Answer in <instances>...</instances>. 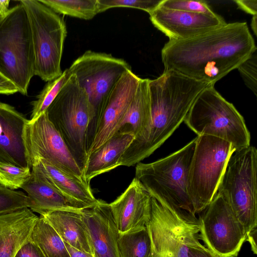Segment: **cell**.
I'll list each match as a JSON object with an SVG mask.
<instances>
[{
    "instance_id": "29",
    "label": "cell",
    "mask_w": 257,
    "mask_h": 257,
    "mask_svg": "<svg viewBox=\"0 0 257 257\" xmlns=\"http://www.w3.org/2000/svg\"><path fill=\"white\" fill-rule=\"evenodd\" d=\"M31 168L0 161V185L11 189L21 188L31 176Z\"/></svg>"
},
{
    "instance_id": "35",
    "label": "cell",
    "mask_w": 257,
    "mask_h": 257,
    "mask_svg": "<svg viewBox=\"0 0 257 257\" xmlns=\"http://www.w3.org/2000/svg\"><path fill=\"white\" fill-rule=\"evenodd\" d=\"M188 257H220L200 242L191 246Z\"/></svg>"
},
{
    "instance_id": "37",
    "label": "cell",
    "mask_w": 257,
    "mask_h": 257,
    "mask_svg": "<svg viewBox=\"0 0 257 257\" xmlns=\"http://www.w3.org/2000/svg\"><path fill=\"white\" fill-rule=\"evenodd\" d=\"M18 92L16 86L0 73V94L10 95Z\"/></svg>"
},
{
    "instance_id": "36",
    "label": "cell",
    "mask_w": 257,
    "mask_h": 257,
    "mask_svg": "<svg viewBox=\"0 0 257 257\" xmlns=\"http://www.w3.org/2000/svg\"><path fill=\"white\" fill-rule=\"evenodd\" d=\"M238 8L252 16L257 15L256 0H235Z\"/></svg>"
},
{
    "instance_id": "38",
    "label": "cell",
    "mask_w": 257,
    "mask_h": 257,
    "mask_svg": "<svg viewBox=\"0 0 257 257\" xmlns=\"http://www.w3.org/2000/svg\"><path fill=\"white\" fill-rule=\"evenodd\" d=\"M256 237L257 229L255 228L247 233L246 238V240L249 242L251 250L255 254H257Z\"/></svg>"
},
{
    "instance_id": "10",
    "label": "cell",
    "mask_w": 257,
    "mask_h": 257,
    "mask_svg": "<svg viewBox=\"0 0 257 257\" xmlns=\"http://www.w3.org/2000/svg\"><path fill=\"white\" fill-rule=\"evenodd\" d=\"M146 227L153 257H188L190 247L200 242L198 224L180 217L152 197Z\"/></svg>"
},
{
    "instance_id": "8",
    "label": "cell",
    "mask_w": 257,
    "mask_h": 257,
    "mask_svg": "<svg viewBox=\"0 0 257 257\" xmlns=\"http://www.w3.org/2000/svg\"><path fill=\"white\" fill-rule=\"evenodd\" d=\"M222 139L198 136L188 176V192L196 213L204 210L212 200L235 151Z\"/></svg>"
},
{
    "instance_id": "13",
    "label": "cell",
    "mask_w": 257,
    "mask_h": 257,
    "mask_svg": "<svg viewBox=\"0 0 257 257\" xmlns=\"http://www.w3.org/2000/svg\"><path fill=\"white\" fill-rule=\"evenodd\" d=\"M25 140L31 167L34 161L42 159L87 183L83 171L46 112L36 120L29 121L25 129Z\"/></svg>"
},
{
    "instance_id": "7",
    "label": "cell",
    "mask_w": 257,
    "mask_h": 257,
    "mask_svg": "<svg viewBox=\"0 0 257 257\" xmlns=\"http://www.w3.org/2000/svg\"><path fill=\"white\" fill-rule=\"evenodd\" d=\"M30 23L35 75L48 82L59 77L67 29L63 19L38 0H21Z\"/></svg>"
},
{
    "instance_id": "11",
    "label": "cell",
    "mask_w": 257,
    "mask_h": 257,
    "mask_svg": "<svg viewBox=\"0 0 257 257\" xmlns=\"http://www.w3.org/2000/svg\"><path fill=\"white\" fill-rule=\"evenodd\" d=\"M202 211L198 219L199 239L220 257H236L247 233L223 196L217 191Z\"/></svg>"
},
{
    "instance_id": "18",
    "label": "cell",
    "mask_w": 257,
    "mask_h": 257,
    "mask_svg": "<svg viewBox=\"0 0 257 257\" xmlns=\"http://www.w3.org/2000/svg\"><path fill=\"white\" fill-rule=\"evenodd\" d=\"M29 121L13 106L0 102V161L31 168L25 140Z\"/></svg>"
},
{
    "instance_id": "14",
    "label": "cell",
    "mask_w": 257,
    "mask_h": 257,
    "mask_svg": "<svg viewBox=\"0 0 257 257\" xmlns=\"http://www.w3.org/2000/svg\"><path fill=\"white\" fill-rule=\"evenodd\" d=\"M141 79L132 70L127 71L97 110L88 157L119 130Z\"/></svg>"
},
{
    "instance_id": "22",
    "label": "cell",
    "mask_w": 257,
    "mask_h": 257,
    "mask_svg": "<svg viewBox=\"0 0 257 257\" xmlns=\"http://www.w3.org/2000/svg\"><path fill=\"white\" fill-rule=\"evenodd\" d=\"M38 160L42 171L50 183L78 207L84 209L95 206V198L90 184L61 170L46 160Z\"/></svg>"
},
{
    "instance_id": "24",
    "label": "cell",
    "mask_w": 257,
    "mask_h": 257,
    "mask_svg": "<svg viewBox=\"0 0 257 257\" xmlns=\"http://www.w3.org/2000/svg\"><path fill=\"white\" fill-rule=\"evenodd\" d=\"M149 79H141L136 93L120 123L119 130L126 129L134 134V140L143 138L151 123L152 113Z\"/></svg>"
},
{
    "instance_id": "12",
    "label": "cell",
    "mask_w": 257,
    "mask_h": 257,
    "mask_svg": "<svg viewBox=\"0 0 257 257\" xmlns=\"http://www.w3.org/2000/svg\"><path fill=\"white\" fill-rule=\"evenodd\" d=\"M87 92L95 113L130 65L110 54L85 51L68 68Z\"/></svg>"
},
{
    "instance_id": "26",
    "label": "cell",
    "mask_w": 257,
    "mask_h": 257,
    "mask_svg": "<svg viewBox=\"0 0 257 257\" xmlns=\"http://www.w3.org/2000/svg\"><path fill=\"white\" fill-rule=\"evenodd\" d=\"M118 246L120 257H153L152 243L146 227L119 233Z\"/></svg>"
},
{
    "instance_id": "16",
    "label": "cell",
    "mask_w": 257,
    "mask_h": 257,
    "mask_svg": "<svg viewBox=\"0 0 257 257\" xmlns=\"http://www.w3.org/2000/svg\"><path fill=\"white\" fill-rule=\"evenodd\" d=\"M151 198L144 186L135 177L125 191L109 203L119 233L146 227L150 217Z\"/></svg>"
},
{
    "instance_id": "19",
    "label": "cell",
    "mask_w": 257,
    "mask_h": 257,
    "mask_svg": "<svg viewBox=\"0 0 257 257\" xmlns=\"http://www.w3.org/2000/svg\"><path fill=\"white\" fill-rule=\"evenodd\" d=\"M29 179L22 187L30 200L29 208L40 215L56 210L81 212V209L62 194L48 181L42 171L38 160L31 163Z\"/></svg>"
},
{
    "instance_id": "5",
    "label": "cell",
    "mask_w": 257,
    "mask_h": 257,
    "mask_svg": "<svg viewBox=\"0 0 257 257\" xmlns=\"http://www.w3.org/2000/svg\"><path fill=\"white\" fill-rule=\"evenodd\" d=\"M184 122L198 136L222 139L231 143L236 151L250 146V135L243 116L214 85L207 86L199 94Z\"/></svg>"
},
{
    "instance_id": "42",
    "label": "cell",
    "mask_w": 257,
    "mask_h": 257,
    "mask_svg": "<svg viewBox=\"0 0 257 257\" xmlns=\"http://www.w3.org/2000/svg\"><path fill=\"white\" fill-rule=\"evenodd\" d=\"M3 17H2L1 15H0V20L2 19Z\"/></svg>"
},
{
    "instance_id": "41",
    "label": "cell",
    "mask_w": 257,
    "mask_h": 257,
    "mask_svg": "<svg viewBox=\"0 0 257 257\" xmlns=\"http://www.w3.org/2000/svg\"><path fill=\"white\" fill-rule=\"evenodd\" d=\"M251 28L255 36H257V15L253 16L251 21Z\"/></svg>"
},
{
    "instance_id": "23",
    "label": "cell",
    "mask_w": 257,
    "mask_h": 257,
    "mask_svg": "<svg viewBox=\"0 0 257 257\" xmlns=\"http://www.w3.org/2000/svg\"><path fill=\"white\" fill-rule=\"evenodd\" d=\"M81 212L56 210L40 216L44 218L64 242L93 255Z\"/></svg>"
},
{
    "instance_id": "9",
    "label": "cell",
    "mask_w": 257,
    "mask_h": 257,
    "mask_svg": "<svg viewBox=\"0 0 257 257\" xmlns=\"http://www.w3.org/2000/svg\"><path fill=\"white\" fill-rule=\"evenodd\" d=\"M218 192L246 233L257 227V150L250 146L230 157Z\"/></svg>"
},
{
    "instance_id": "20",
    "label": "cell",
    "mask_w": 257,
    "mask_h": 257,
    "mask_svg": "<svg viewBox=\"0 0 257 257\" xmlns=\"http://www.w3.org/2000/svg\"><path fill=\"white\" fill-rule=\"evenodd\" d=\"M38 218L28 207L0 214V257L15 256Z\"/></svg>"
},
{
    "instance_id": "31",
    "label": "cell",
    "mask_w": 257,
    "mask_h": 257,
    "mask_svg": "<svg viewBox=\"0 0 257 257\" xmlns=\"http://www.w3.org/2000/svg\"><path fill=\"white\" fill-rule=\"evenodd\" d=\"M99 13L113 8H130L146 11L149 14L162 0H97Z\"/></svg>"
},
{
    "instance_id": "2",
    "label": "cell",
    "mask_w": 257,
    "mask_h": 257,
    "mask_svg": "<svg viewBox=\"0 0 257 257\" xmlns=\"http://www.w3.org/2000/svg\"><path fill=\"white\" fill-rule=\"evenodd\" d=\"M204 87L201 82L171 70L164 71L156 79H149L151 125L143 138L133 140L129 145L119 166H134L161 147L184 121Z\"/></svg>"
},
{
    "instance_id": "25",
    "label": "cell",
    "mask_w": 257,
    "mask_h": 257,
    "mask_svg": "<svg viewBox=\"0 0 257 257\" xmlns=\"http://www.w3.org/2000/svg\"><path fill=\"white\" fill-rule=\"evenodd\" d=\"M30 240L37 245L45 257H71L61 238L41 216L33 228Z\"/></svg>"
},
{
    "instance_id": "28",
    "label": "cell",
    "mask_w": 257,
    "mask_h": 257,
    "mask_svg": "<svg viewBox=\"0 0 257 257\" xmlns=\"http://www.w3.org/2000/svg\"><path fill=\"white\" fill-rule=\"evenodd\" d=\"M71 75L67 69L59 77L47 82L36 100L31 102L32 110L30 121L36 120L46 112Z\"/></svg>"
},
{
    "instance_id": "27",
    "label": "cell",
    "mask_w": 257,
    "mask_h": 257,
    "mask_svg": "<svg viewBox=\"0 0 257 257\" xmlns=\"http://www.w3.org/2000/svg\"><path fill=\"white\" fill-rule=\"evenodd\" d=\"M59 14L89 20L99 14L97 0H40Z\"/></svg>"
},
{
    "instance_id": "40",
    "label": "cell",
    "mask_w": 257,
    "mask_h": 257,
    "mask_svg": "<svg viewBox=\"0 0 257 257\" xmlns=\"http://www.w3.org/2000/svg\"><path fill=\"white\" fill-rule=\"evenodd\" d=\"M10 0L0 1V15L4 17L9 12Z\"/></svg>"
},
{
    "instance_id": "34",
    "label": "cell",
    "mask_w": 257,
    "mask_h": 257,
    "mask_svg": "<svg viewBox=\"0 0 257 257\" xmlns=\"http://www.w3.org/2000/svg\"><path fill=\"white\" fill-rule=\"evenodd\" d=\"M15 257H45L40 248L31 240H28L18 251Z\"/></svg>"
},
{
    "instance_id": "39",
    "label": "cell",
    "mask_w": 257,
    "mask_h": 257,
    "mask_svg": "<svg viewBox=\"0 0 257 257\" xmlns=\"http://www.w3.org/2000/svg\"><path fill=\"white\" fill-rule=\"evenodd\" d=\"M64 243L71 257H94V256L90 253L80 251L67 243L64 242Z\"/></svg>"
},
{
    "instance_id": "1",
    "label": "cell",
    "mask_w": 257,
    "mask_h": 257,
    "mask_svg": "<svg viewBox=\"0 0 257 257\" xmlns=\"http://www.w3.org/2000/svg\"><path fill=\"white\" fill-rule=\"evenodd\" d=\"M255 50L247 23L234 22L190 38L169 40L161 58L165 70L214 85Z\"/></svg>"
},
{
    "instance_id": "33",
    "label": "cell",
    "mask_w": 257,
    "mask_h": 257,
    "mask_svg": "<svg viewBox=\"0 0 257 257\" xmlns=\"http://www.w3.org/2000/svg\"><path fill=\"white\" fill-rule=\"evenodd\" d=\"M245 84L256 96L257 52L255 50L237 68Z\"/></svg>"
},
{
    "instance_id": "32",
    "label": "cell",
    "mask_w": 257,
    "mask_h": 257,
    "mask_svg": "<svg viewBox=\"0 0 257 257\" xmlns=\"http://www.w3.org/2000/svg\"><path fill=\"white\" fill-rule=\"evenodd\" d=\"M159 6L167 9L209 16L216 15L204 1L162 0Z\"/></svg>"
},
{
    "instance_id": "17",
    "label": "cell",
    "mask_w": 257,
    "mask_h": 257,
    "mask_svg": "<svg viewBox=\"0 0 257 257\" xmlns=\"http://www.w3.org/2000/svg\"><path fill=\"white\" fill-rule=\"evenodd\" d=\"M94 257H120L119 231L114 221L109 203L99 200L93 207L81 212Z\"/></svg>"
},
{
    "instance_id": "6",
    "label": "cell",
    "mask_w": 257,
    "mask_h": 257,
    "mask_svg": "<svg viewBox=\"0 0 257 257\" xmlns=\"http://www.w3.org/2000/svg\"><path fill=\"white\" fill-rule=\"evenodd\" d=\"M0 73L27 94L35 75V56L29 19L21 3L0 20Z\"/></svg>"
},
{
    "instance_id": "30",
    "label": "cell",
    "mask_w": 257,
    "mask_h": 257,
    "mask_svg": "<svg viewBox=\"0 0 257 257\" xmlns=\"http://www.w3.org/2000/svg\"><path fill=\"white\" fill-rule=\"evenodd\" d=\"M28 196L22 191H17L0 185V214L30 206Z\"/></svg>"
},
{
    "instance_id": "3",
    "label": "cell",
    "mask_w": 257,
    "mask_h": 257,
    "mask_svg": "<svg viewBox=\"0 0 257 257\" xmlns=\"http://www.w3.org/2000/svg\"><path fill=\"white\" fill-rule=\"evenodd\" d=\"M196 138L181 149L150 163L136 164L135 178L151 197L185 219L198 224L188 192Z\"/></svg>"
},
{
    "instance_id": "21",
    "label": "cell",
    "mask_w": 257,
    "mask_h": 257,
    "mask_svg": "<svg viewBox=\"0 0 257 257\" xmlns=\"http://www.w3.org/2000/svg\"><path fill=\"white\" fill-rule=\"evenodd\" d=\"M135 138L133 132L120 129L99 148L89 155L84 177L89 184L94 177L119 167V160Z\"/></svg>"
},
{
    "instance_id": "4",
    "label": "cell",
    "mask_w": 257,
    "mask_h": 257,
    "mask_svg": "<svg viewBox=\"0 0 257 257\" xmlns=\"http://www.w3.org/2000/svg\"><path fill=\"white\" fill-rule=\"evenodd\" d=\"M46 112L84 173L95 111L74 74L69 78Z\"/></svg>"
},
{
    "instance_id": "15",
    "label": "cell",
    "mask_w": 257,
    "mask_h": 257,
    "mask_svg": "<svg viewBox=\"0 0 257 257\" xmlns=\"http://www.w3.org/2000/svg\"><path fill=\"white\" fill-rule=\"evenodd\" d=\"M153 25L169 40L190 38L227 23L220 16L187 12L159 6L150 14Z\"/></svg>"
}]
</instances>
